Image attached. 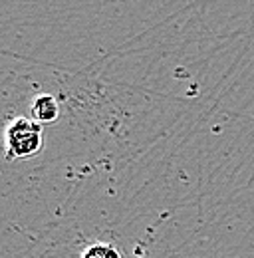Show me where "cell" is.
I'll list each match as a JSON object with an SVG mask.
<instances>
[{
	"label": "cell",
	"mask_w": 254,
	"mask_h": 258,
	"mask_svg": "<svg viewBox=\"0 0 254 258\" xmlns=\"http://www.w3.org/2000/svg\"><path fill=\"white\" fill-rule=\"evenodd\" d=\"M42 125L28 117H14L4 131L6 159H30L42 149Z\"/></svg>",
	"instance_id": "1"
},
{
	"label": "cell",
	"mask_w": 254,
	"mask_h": 258,
	"mask_svg": "<svg viewBox=\"0 0 254 258\" xmlns=\"http://www.w3.org/2000/svg\"><path fill=\"white\" fill-rule=\"evenodd\" d=\"M30 115L32 119L40 125H50L58 119L60 115V105L58 99L52 94H40L32 99L30 103Z\"/></svg>",
	"instance_id": "2"
},
{
	"label": "cell",
	"mask_w": 254,
	"mask_h": 258,
	"mask_svg": "<svg viewBox=\"0 0 254 258\" xmlns=\"http://www.w3.org/2000/svg\"><path fill=\"white\" fill-rule=\"evenodd\" d=\"M80 258H123V256H121V252H119L113 244H109V242H92V244H88V246L82 250Z\"/></svg>",
	"instance_id": "3"
}]
</instances>
